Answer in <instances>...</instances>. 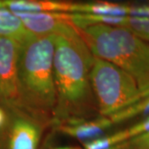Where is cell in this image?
<instances>
[{
	"instance_id": "obj_1",
	"label": "cell",
	"mask_w": 149,
	"mask_h": 149,
	"mask_svg": "<svg viewBox=\"0 0 149 149\" xmlns=\"http://www.w3.org/2000/svg\"><path fill=\"white\" fill-rule=\"evenodd\" d=\"M54 44L56 104L52 122L57 126L72 119L89 118L97 107L91 85L95 56L74 25L55 35Z\"/></svg>"
},
{
	"instance_id": "obj_2",
	"label": "cell",
	"mask_w": 149,
	"mask_h": 149,
	"mask_svg": "<svg viewBox=\"0 0 149 149\" xmlns=\"http://www.w3.org/2000/svg\"><path fill=\"white\" fill-rule=\"evenodd\" d=\"M93 55L117 65L149 95V43L126 27L95 25L79 30Z\"/></svg>"
},
{
	"instance_id": "obj_3",
	"label": "cell",
	"mask_w": 149,
	"mask_h": 149,
	"mask_svg": "<svg viewBox=\"0 0 149 149\" xmlns=\"http://www.w3.org/2000/svg\"><path fill=\"white\" fill-rule=\"evenodd\" d=\"M54 36H32L21 44L18 78L22 103L52 115L56 104Z\"/></svg>"
},
{
	"instance_id": "obj_4",
	"label": "cell",
	"mask_w": 149,
	"mask_h": 149,
	"mask_svg": "<svg viewBox=\"0 0 149 149\" xmlns=\"http://www.w3.org/2000/svg\"><path fill=\"white\" fill-rule=\"evenodd\" d=\"M91 85L100 116L111 117L148 97L124 70L95 56Z\"/></svg>"
},
{
	"instance_id": "obj_5",
	"label": "cell",
	"mask_w": 149,
	"mask_h": 149,
	"mask_svg": "<svg viewBox=\"0 0 149 149\" xmlns=\"http://www.w3.org/2000/svg\"><path fill=\"white\" fill-rule=\"evenodd\" d=\"M20 48L15 40L0 38V100L12 105L22 104L18 78Z\"/></svg>"
},
{
	"instance_id": "obj_6",
	"label": "cell",
	"mask_w": 149,
	"mask_h": 149,
	"mask_svg": "<svg viewBox=\"0 0 149 149\" xmlns=\"http://www.w3.org/2000/svg\"><path fill=\"white\" fill-rule=\"evenodd\" d=\"M14 13L21 19L28 32L35 37L55 36L74 25L70 13L55 12Z\"/></svg>"
},
{
	"instance_id": "obj_7",
	"label": "cell",
	"mask_w": 149,
	"mask_h": 149,
	"mask_svg": "<svg viewBox=\"0 0 149 149\" xmlns=\"http://www.w3.org/2000/svg\"><path fill=\"white\" fill-rule=\"evenodd\" d=\"M39 123L28 117L15 118L8 134V149H37L42 138Z\"/></svg>"
},
{
	"instance_id": "obj_8",
	"label": "cell",
	"mask_w": 149,
	"mask_h": 149,
	"mask_svg": "<svg viewBox=\"0 0 149 149\" xmlns=\"http://www.w3.org/2000/svg\"><path fill=\"white\" fill-rule=\"evenodd\" d=\"M112 126L109 118L99 116L95 118L69 120L57 125V128L61 133L83 143L104 136L107 129Z\"/></svg>"
},
{
	"instance_id": "obj_9",
	"label": "cell",
	"mask_w": 149,
	"mask_h": 149,
	"mask_svg": "<svg viewBox=\"0 0 149 149\" xmlns=\"http://www.w3.org/2000/svg\"><path fill=\"white\" fill-rule=\"evenodd\" d=\"M0 8L16 13L40 12L73 13L74 3L55 0H0Z\"/></svg>"
},
{
	"instance_id": "obj_10",
	"label": "cell",
	"mask_w": 149,
	"mask_h": 149,
	"mask_svg": "<svg viewBox=\"0 0 149 149\" xmlns=\"http://www.w3.org/2000/svg\"><path fill=\"white\" fill-rule=\"evenodd\" d=\"M32 36L13 12L0 8V38L13 39L22 44Z\"/></svg>"
},
{
	"instance_id": "obj_11",
	"label": "cell",
	"mask_w": 149,
	"mask_h": 149,
	"mask_svg": "<svg viewBox=\"0 0 149 149\" xmlns=\"http://www.w3.org/2000/svg\"><path fill=\"white\" fill-rule=\"evenodd\" d=\"M131 5L112 2H92L86 3H74L73 13H86L113 17H128Z\"/></svg>"
},
{
	"instance_id": "obj_12",
	"label": "cell",
	"mask_w": 149,
	"mask_h": 149,
	"mask_svg": "<svg viewBox=\"0 0 149 149\" xmlns=\"http://www.w3.org/2000/svg\"><path fill=\"white\" fill-rule=\"evenodd\" d=\"M125 27L149 43V3L131 5Z\"/></svg>"
},
{
	"instance_id": "obj_13",
	"label": "cell",
	"mask_w": 149,
	"mask_h": 149,
	"mask_svg": "<svg viewBox=\"0 0 149 149\" xmlns=\"http://www.w3.org/2000/svg\"><path fill=\"white\" fill-rule=\"evenodd\" d=\"M127 130H122L83 143V149H133Z\"/></svg>"
},
{
	"instance_id": "obj_14",
	"label": "cell",
	"mask_w": 149,
	"mask_h": 149,
	"mask_svg": "<svg viewBox=\"0 0 149 149\" xmlns=\"http://www.w3.org/2000/svg\"><path fill=\"white\" fill-rule=\"evenodd\" d=\"M133 149H149V130L129 140Z\"/></svg>"
},
{
	"instance_id": "obj_15",
	"label": "cell",
	"mask_w": 149,
	"mask_h": 149,
	"mask_svg": "<svg viewBox=\"0 0 149 149\" xmlns=\"http://www.w3.org/2000/svg\"><path fill=\"white\" fill-rule=\"evenodd\" d=\"M7 123H8V115L3 108L0 105V133L3 130Z\"/></svg>"
},
{
	"instance_id": "obj_16",
	"label": "cell",
	"mask_w": 149,
	"mask_h": 149,
	"mask_svg": "<svg viewBox=\"0 0 149 149\" xmlns=\"http://www.w3.org/2000/svg\"><path fill=\"white\" fill-rule=\"evenodd\" d=\"M52 149H83L77 148V147H69V146H64V147H56Z\"/></svg>"
}]
</instances>
